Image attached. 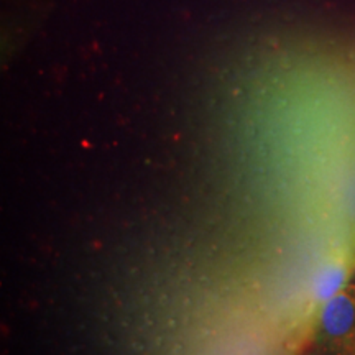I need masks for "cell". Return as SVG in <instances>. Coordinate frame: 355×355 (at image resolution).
Wrapping results in <instances>:
<instances>
[{
	"label": "cell",
	"mask_w": 355,
	"mask_h": 355,
	"mask_svg": "<svg viewBox=\"0 0 355 355\" xmlns=\"http://www.w3.org/2000/svg\"><path fill=\"white\" fill-rule=\"evenodd\" d=\"M309 355H355V275L319 309Z\"/></svg>",
	"instance_id": "cell-1"
}]
</instances>
